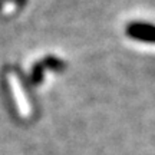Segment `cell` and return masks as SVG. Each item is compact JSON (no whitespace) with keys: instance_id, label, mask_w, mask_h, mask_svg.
I'll use <instances>...</instances> for the list:
<instances>
[{"instance_id":"6da1fadb","label":"cell","mask_w":155,"mask_h":155,"mask_svg":"<svg viewBox=\"0 0 155 155\" xmlns=\"http://www.w3.org/2000/svg\"><path fill=\"white\" fill-rule=\"evenodd\" d=\"M127 35L131 39L147 42V43H155V26L145 22H132L127 26Z\"/></svg>"}]
</instances>
